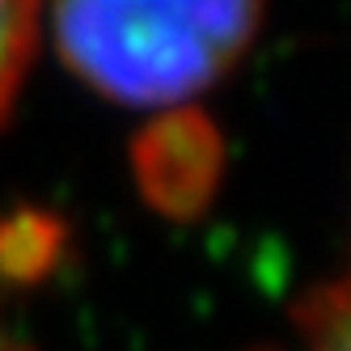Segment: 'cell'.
<instances>
[{"instance_id": "cell-2", "label": "cell", "mask_w": 351, "mask_h": 351, "mask_svg": "<svg viewBox=\"0 0 351 351\" xmlns=\"http://www.w3.org/2000/svg\"><path fill=\"white\" fill-rule=\"evenodd\" d=\"M263 351H351V284L326 292L296 317V330Z\"/></svg>"}, {"instance_id": "cell-1", "label": "cell", "mask_w": 351, "mask_h": 351, "mask_svg": "<svg viewBox=\"0 0 351 351\" xmlns=\"http://www.w3.org/2000/svg\"><path fill=\"white\" fill-rule=\"evenodd\" d=\"M263 21L258 5H64L56 47L72 72L114 102L157 106L208 89Z\"/></svg>"}, {"instance_id": "cell-3", "label": "cell", "mask_w": 351, "mask_h": 351, "mask_svg": "<svg viewBox=\"0 0 351 351\" xmlns=\"http://www.w3.org/2000/svg\"><path fill=\"white\" fill-rule=\"evenodd\" d=\"M38 47V9L0 0V119L13 106Z\"/></svg>"}]
</instances>
